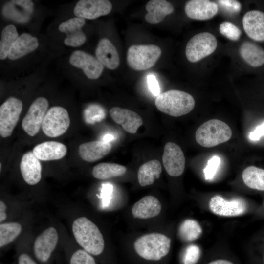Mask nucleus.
<instances>
[{"label": "nucleus", "instance_id": "f257e3e1", "mask_svg": "<svg viewBox=\"0 0 264 264\" xmlns=\"http://www.w3.org/2000/svg\"><path fill=\"white\" fill-rule=\"evenodd\" d=\"M72 232L77 243L88 253L98 255L103 252V235L98 227L87 218L76 219L72 224Z\"/></svg>", "mask_w": 264, "mask_h": 264}, {"label": "nucleus", "instance_id": "f03ea898", "mask_svg": "<svg viewBox=\"0 0 264 264\" xmlns=\"http://www.w3.org/2000/svg\"><path fill=\"white\" fill-rule=\"evenodd\" d=\"M195 102L190 94L172 89L160 94L155 100V105L160 111L172 116L178 117L191 112Z\"/></svg>", "mask_w": 264, "mask_h": 264}, {"label": "nucleus", "instance_id": "7ed1b4c3", "mask_svg": "<svg viewBox=\"0 0 264 264\" xmlns=\"http://www.w3.org/2000/svg\"><path fill=\"white\" fill-rule=\"evenodd\" d=\"M171 240L158 233L144 235L134 243L135 251L141 257L148 260L157 261L169 252Z\"/></svg>", "mask_w": 264, "mask_h": 264}, {"label": "nucleus", "instance_id": "20e7f679", "mask_svg": "<svg viewBox=\"0 0 264 264\" xmlns=\"http://www.w3.org/2000/svg\"><path fill=\"white\" fill-rule=\"evenodd\" d=\"M230 127L218 119L209 120L201 125L195 133L196 142L204 147H213L229 140L232 136Z\"/></svg>", "mask_w": 264, "mask_h": 264}, {"label": "nucleus", "instance_id": "39448f33", "mask_svg": "<svg viewBox=\"0 0 264 264\" xmlns=\"http://www.w3.org/2000/svg\"><path fill=\"white\" fill-rule=\"evenodd\" d=\"M161 54V49L155 45H133L128 50L127 61L131 68L144 70L153 67Z\"/></svg>", "mask_w": 264, "mask_h": 264}, {"label": "nucleus", "instance_id": "423d86ee", "mask_svg": "<svg viewBox=\"0 0 264 264\" xmlns=\"http://www.w3.org/2000/svg\"><path fill=\"white\" fill-rule=\"evenodd\" d=\"M217 44V40L212 34L198 33L191 38L186 44V58L190 62H197L215 51Z\"/></svg>", "mask_w": 264, "mask_h": 264}, {"label": "nucleus", "instance_id": "0eeeda50", "mask_svg": "<svg viewBox=\"0 0 264 264\" xmlns=\"http://www.w3.org/2000/svg\"><path fill=\"white\" fill-rule=\"evenodd\" d=\"M70 120L67 110L60 106L50 108L43 120L42 129L44 133L50 137L63 134L68 129Z\"/></svg>", "mask_w": 264, "mask_h": 264}, {"label": "nucleus", "instance_id": "6e6552de", "mask_svg": "<svg viewBox=\"0 0 264 264\" xmlns=\"http://www.w3.org/2000/svg\"><path fill=\"white\" fill-rule=\"evenodd\" d=\"M22 109V101L16 97L8 98L0 107V135L3 138L11 135Z\"/></svg>", "mask_w": 264, "mask_h": 264}, {"label": "nucleus", "instance_id": "1a4fd4ad", "mask_svg": "<svg viewBox=\"0 0 264 264\" xmlns=\"http://www.w3.org/2000/svg\"><path fill=\"white\" fill-rule=\"evenodd\" d=\"M48 102L44 97H39L31 104L22 121V127L26 133L34 136L39 132L47 111Z\"/></svg>", "mask_w": 264, "mask_h": 264}, {"label": "nucleus", "instance_id": "9d476101", "mask_svg": "<svg viewBox=\"0 0 264 264\" xmlns=\"http://www.w3.org/2000/svg\"><path fill=\"white\" fill-rule=\"evenodd\" d=\"M209 207L211 211L216 215L234 217L245 213L248 204L242 198H237L227 200L220 195H216L210 199Z\"/></svg>", "mask_w": 264, "mask_h": 264}, {"label": "nucleus", "instance_id": "9b49d317", "mask_svg": "<svg viewBox=\"0 0 264 264\" xmlns=\"http://www.w3.org/2000/svg\"><path fill=\"white\" fill-rule=\"evenodd\" d=\"M163 166L167 173L172 176H178L185 169V159L181 148L173 142L167 143L162 155Z\"/></svg>", "mask_w": 264, "mask_h": 264}, {"label": "nucleus", "instance_id": "f8f14e48", "mask_svg": "<svg viewBox=\"0 0 264 264\" xmlns=\"http://www.w3.org/2000/svg\"><path fill=\"white\" fill-rule=\"evenodd\" d=\"M112 6L107 0H81L76 4L73 12L77 17L94 19L110 13Z\"/></svg>", "mask_w": 264, "mask_h": 264}, {"label": "nucleus", "instance_id": "ddd939ff", "mask_svg": "<svg viewBox=\"0 0 264 264\" xmlns=\"http://www.w3.org/2000/svg\"><path fill=\"white\" fill-rule=\"evenodd\" d=\"M70 63L81 68L88 78L96 79L101 75L104 66L92 55L81 50L74 51L69 58Z\"/></svg>", "mask_w": 264, "mask_h": 264}, {"label": "nucleus", "instance_id": "4468645a", "mask_svg": "<svg viewBox=\"0 0 264 264\" xmlns=\"http://www.w3.org/2000/svg\"><path fill=\"white\" fill-rule=\"evenodd\" d=\"M58 240V233L54 227H49L40 234L34 244V251L37 259L42 262H46L55 249Z\"/></svg>", "mask_w": 264, "mask_h": 264}, {"label": "nucleus", "instance_id": "2eb2a0df", "mask_svg": "<svg viewBox=\"0 0 264 264\" xmlns=\"http://www.w3.org/2000/svg\"><path fill=\"white\" fill-rule=\"evenodd\" d=\"M109 113L117 124L121 125L125 131L131 134L135 133L143 124L142 119L139 114L127 109L113 107Z\"/></svg>", "mask_w": 264, "mask_h": 264}, {"label": "nucleus", "instance_id": "dca6fc26", "mask_svg": "<svg viewBox=\"0 0 264 264\" xmlns=\"http://www.w3.org/2000/svg\"><path fill=\"white\" fill-rule=\"evenodd\" d=\"M20 170L24 180L29 185L37 184L42 177V165L33 152L29 151L22 157Z\"/></svg>", "mask_w": 264, "mask_h": 264}, {"label": "nucleus", "instance_id": "f3484780", "mask_svg": "<svg viewBox=\"0 0 264 264\" xmlns=\"http://www.w3.org/2000/svg\"><path fill=\"white\" fill-rule=\"evenodd\" d=\"M244 31L251 39L257 41H264V13L251 10L246 13L242 19Z\"/></svg>", "mask_w": 264, "mask_h": 264}, {"label": "nucleus", "instance_id": "a211bd4d", "mask_svg": "<svg viewBox=\"0 0 264 264\" xmlns=\"http://www.w3.org/2000/svg\"><path fill=\"white\" fill-rule=\"evenodd\" d=\"M218 6L207 0H191L185 6L187 16L193 19L205 20L213 17L218 12Z\"/></svg>", "mask_w": 264, "mask_h": 264}, {"label": "nucleus", "instance_id": "6ab92c4d", "mask_svg": "<svg viewBox=\"0 0 264 264\" xmlns=\"http://www.w3.org/2000/svg\"><path fill=\"white\" fill-rule=\"evenodd\" d=\"M33 153L42 161L59 160L64 157L67 153V148L64 144L53 141H46L36 145Z\"/></svg>", "mask_w": 264, "mask_h": 264}, {"label": "nucleus", "instance_id": "aec40b11", "mask_svg": "<svg viewBox=\"0 0 264 264\" xmlns=\"http://www.w3.org/2000/svg\"><path fill=\"white\" fill-rule=\"evenodd\" d=\"M111 148L112 145L110 142L93 141L81 144L79 147V154L83 160L92 162L102 158Z\"/></svg>", "mask_w": 264, "mask_h": 264}, {"label": "nucleus", "instance_id": "412c9836", "mask_svg": "<svg viewBox=\"0 0 264 264\" xmlns=\"http://www.w3.org/2000/svg\"><path fill=\"white\" fill-rule=\"evenodd\" d=\"M97 59L110 69L116 68L119 65V57L117 50L111 42L102 38L99 42L95 51Z\"/></svg>", "mask_w": 264, "mask_h": 264}, {"label": "nucleus", "instance_id": "4be33fe9", "mask_svg": "<svg viewBox=\"0 0 264 264\" xmlns=\"http://www.w3.org/2000/svg\"><path fill=\"white\" fill-rule=\"evenodd\" d=\"M161 209V204L156 198L146 196L134 203L132 212L135 218L146 219L157 216Z\"/></svg>", "mask_w": 264, "mask_h": 264}, {"label": "nucleus", "instance_id": "5701e85b", "mask_svg": "<svg viewBox=\"0 0 264 264\" xmlns=\"http://www.w3.org/2000/svg\"><path fill=\"white\" fill-rule=\"evenodd\" d=\"M147 13L145 16L149 23L156 24L161 22L165 17L174 11L172 4L165 0H151L146 5Z\"/></svg>", "mask_w": 264, "mask_h": 264}, {"label": "nucleus", "instance_id": "b1692460", "mask_svg": "<svg viewBox=\"0 0 264 264\" xmlns=\"http://www.w3.org/2000/svg\"><path fill=\"white\" fill-rule=\"evenodd\" d=\"M38 45L37 38L28 33H23L11 46L8 57L11 60L19 59L35 50Z\"/></svg>", "mask_w": 264, "mask_h": 264}, {"label": "nucleus", "instance_id": "393cba45", "mask_svg": "<svg viewBox=\"0 0 264 264\" xmlns=\"http://www.w3.org/2000/svg\"><path fill=\"white\" fill-rule=\"evenodd\" d=\"M162 167L160 162L156 159L149 161L142 164L138 171V180L141 186L152 184L155 179L160 177Z\"/></svg>", "mask_w": 264, "mask_h": 264}, {"label": "nucleus", "instance_id": "a878e982", "mask_svg": "<svg viewBox=\"0 0 264 264\" xmlns=\"http://www.w3.org/2000/svg\"><path fill=\"white\" fill-rule=\"evenodd\" d=\"M240 54L245 62L252 66L258 67L264 64V50L255 43L244 42L240 48Z\"/></svg>", "mask_w": 264, "mask_h": 264}, {"label": "nucleus", "instance_id": "bb28decb", "mask_svg": "<svg viewBox=\"0 0 264 264\" xmlns=\"http://www.w3.org/2000/svg\"><path fill=\"white\" fill-rule=\"evenodd\" d=\"M127 168L116 163H101L95 166L92 171L93 176L100 180H105L124 175Z\"/></svg>", "mask_w": 264, "mask_h": 264}, {"label": "nucleus", "instance_id": "cd10ccee", "mask_svg": "<svg viewBox=\"0 0 264 264\" xmlns=\"http://www.w3.org/2000/svg\"><path fill=\"white\" fill-rule=\"evenodd\" d=\"M242 177L244 184L249 188L264 191V169L248 166L243 170Z\"/></svg>", "mask_w": 264, "mask_h": 264}, {"label": "nucleus", "instance_id": "c85d7f7f", "mask_svg": "<svg viewBox=\"0 0 264 264\" xmlns=\"http://www.w3.org/2000/svg\"><path fill=\"white\" fill-rule=\"evenodd\" d=\"M16 27L12 24L5 26L1 35L0 42V59L3 60L8 57L10 49L18 38Z\"/></svg>", "mask_w": 264, "mask_h": 264}, {"label": "nucleus", "instance_id": "c756f323", "mask_svg": "<svg viewBox=\"0 0 264 264\" xmlns=\"http://www.w3.org/2000/svg\"><path fill=\"white\" fill-rule=\"evenodd\" d=\"M202 232L200 225L196 220L186 219L180 224L178 229V235L182 240L191 242L198 239Z\"/></svg>", "mask_w": 264, "mask_h": 264}, {"label": "nucleus", "instance_id": "7c9ffc66", "mask_svg": "<svg viewBox=\"0 0 264 264\" xmlns=\"http://www.w3.org/2000/svg\"><path fill=\"white\" fill-rule=\"evenodd\" d=\"M22 226L18 223L10 222L0 225V247L1 248L14 241L21 233Z\"/></svg>", "mask_w": 264, "mask_h": 264}, {"label": "nucleus", "instance_id": "2f4dec72", "mask_svg": "<svg viewBox=\"0 0 264 264\" xmlns=\"http://www.w3.org/2000/svg\"><path fill=\"white\" fill-rule=\"evenodd\" d=\"M85 24V19L76 17L61 23L59 26V30L67 35L81 30Z\"/></svg>", "mask_w": 264, "mask_h": 264}, {"label": "nucleus", "instance_id": "473e14b6", "mask_svg": "<svg viewBox=\"0 0 264 264\" xmlns=\"http://www.w3.org/2000/svg\"><path fill=\"white\" fill-rule=\"evenodd\" d=\"M105 117V110L99 105H91L85 110V119L88 123L93 124L101 121Z\"/></svg>", "mask_w": 264, "mask_h": 264}, {"label": "nucleus", "instance_id": "72a5a7b5", "mask_svg": "<svg viewBox=\"0 0 264 264\" xmlns=\"http://www.w3.org/2000/svg\"><path fill=\"white\" fill-rule=\"evenodd\" d=\"M219 31L222 35L232 41L238 40L242 34L237 26L228 22H224L220 24Z\"/></svg>", "mask_w": 264, "mask_h": 264}, {"label": "nucleus", "instance_id": "f704fd0d", "mask_svg": "<svg viewBox=\"0 0 264 264\" xmlns=\"http://www.w3.org/2000/svg\"><path fill=\"white\" fill-rule=\"evenodd\" d=\"M70 264H96L94 258L87 251L78 250L73 253Z\"/></svg>", "mask_w": 264, "mask_h": 264}, {"label": "nucleus", "instance_id": "c9c22d12", "mask_svg": "<svg viewBox=\"0 0 264 264\" xmlns=\"http://www.w3.org/2000/svg\"><path fill=\"white\" fill-rule=\"evenodd\" d=\"M220 163V158L216 155L213 156L208 161L207 165L203 170L206 180L213 179L217 172Z\"/></svg>", "mask_w": 264, "mask_h": 264}, {"label": "nucleus", "instance_id": "e433bc0d", "mask_svg": "<svg viewBox=\"0 0 264 264\" xmlns=\"http://www.w3.org/2000/svg\"><path fill=\"white\" fill-rule=\"evenodd\" d=\"M200 257V249L196 245L192 244L186 249L183 259L184 264H196Z\"/></svg>", "mask_w": 264, "mask_h": 264}, {"label": "nucleus", "instance_id": "4c0bfd02", "mask_svg": "<svg viewBox=\"0 0 264 264\" xmlns=\"http://www.w3.org/2000/svg\"><path fill=\"white\" fill-rule=\"evenodd\" d=\"M86 40V35L81 30L75 34L66 35L64 44L67 46L76 47L82 45Z\"/></svg>", "mask_w": 264, "mask_h": 264}, {"label": "nucleus", "instance_id": "58836bf2", "mask_svg": "<svg viewBox=\"0 0 264 264\" xmlns=\"http://www.w3.org/2000/svg\"><path fill=\"white\" fill-rule=\"evenodd\" d=\"M218 3L227 11L231 13H238L241 8L239 2L234 0H220Z\"/></svg>", "mask_w": 264, "mask_h": 264}, {"label": "nucleus", "instance_id": "ea45409f", "mask_svg": "<svg viewBox=\"0 0 264 264\" xmlns=\"http://www.w3.org/2000/svg\"><path fill=\"white\" fill-rule=\"evenodd\" d=\"M112 190L113 186L110 184H105L102 185L101 198L103 207H107L109 205L111 198Z\"/></svg>", "mask_w": 264, "mask_h": 264}, {"label": "nucleus", "instance_id": "a19ab883", "mask_svg": "<svg viewBox=\"0 0 264 264\" xmlns=\"http://www.w3.org/2000/svg\"><path fill=\"white\" fill-rule=\"evenodd\" d=\"M147 83L149 88L152 93L155 96L160 94V88L156 78L152 74L147 76Z\"/></svg>", "mask_w": 264, "mask_h": 264}, {"label": "nucleus", "instance_id": "79ce46f5", "mask_svg": "<svg viewBox=\"0 0 264 264\" xmlns=\"http://www.w3.org/2000/svg\"><path fill=\"white\" fill-rule=\"evenodd\" d=\"M264 136V122L258 126L254 131L249 133V138L252 140H258Z\"/></svg>", "mask_w": 264, "mask_h": 264}, {"label": "nucleus", "instance_id": "37998d69", "mask_svg": "<svg viewBox=\"0 0 264 264\" xmlns=\"http://www.w3.org/2000/svg\"><path fill=\"white\" fill-rule=\"evenodd\" d=\"M19 264H37L27 254H21L18 259Z\"/></svg>", "mask_w": 264, "mask_h": 264}, {"label": "nucleus", "instance_id": "c03bdc74", "mask_svg": "<svg viewBox=\"0 0 264 264\" xmlns=\"http://www.w3.org/2000/svg\"><path fill=\"white\" fill-rule=\"evenodd\" d=\"M6 210V205L5 203L2 201H0V222H2L4 220L6 219L7 215L5 213Z\"/></svg>", "mask_w": 264, "mask_h": 264}, {"label": "nucleus", "instance_id": "a18cd8bd", "mask_svg": "<svg viewBox=\"0 0 264 264\" xmlns=\"http://www.w3.org/2000/svg\"><path fill=\"white\" fill-rule=\"evenodd\" d=\"M208 264H234L232 262L223 259H219L209 263Z\"/></svg>", "mask_w": 264, "mask_h": 264}, {"label": "nucleus", "instance_id": "49530a36", "mask_svg": "<svg viewBox=\"0 0 264 264\" xmlns=\"http://www.w3.org/2000/svg\"><path fill=\"white\" fill-rule=\"evenodd\" d=\"M114 139L115 137L113 135L110 134H107L103 137L101 140L106 142H110V141L114 140Z\"/></svg>", "mask_w": 264, "mask_h": 264}, {"label": "nucleus", "instance_id": "de8ad7c7", "mask_svg": "<svg viewBox=\"0 0 264 264\" xmlns=\"http://www.w3.org/2000/svg\"><path fill=\"white\" fill-rule=\"evenodd\" d=\"M263 263L264 264V253H263Z\"/></svg>", "mask_w": 264, "mask_h": 264}, {"label": "nucleus", "instance_id": "09e8293b", "mask_svg": "<svg viewBox=\"0 0 264 264\" xmlns=\"http://www.w3.org/2000/svg\"><path fill=\"white\" fill-rule=\"evenodd\" d=\"M1 164L0 163V170L1 171Z\"/></svg>", "mask_w": 264, "mask_h": 264}, {"label": "nucleus", "instance_id": "8fccbe9b", "mask_svg": "<svg viewBox=\"0 0 264 264\" xmlns=\"http://www.w3.org/2000/svg\"><path fill=\"white\" fill-rule=\"evenodd\" d=\"M263 204H264V202H263Z\"/></svg>", "mask_w": 264, "mask_h": 264}]
</instances>
